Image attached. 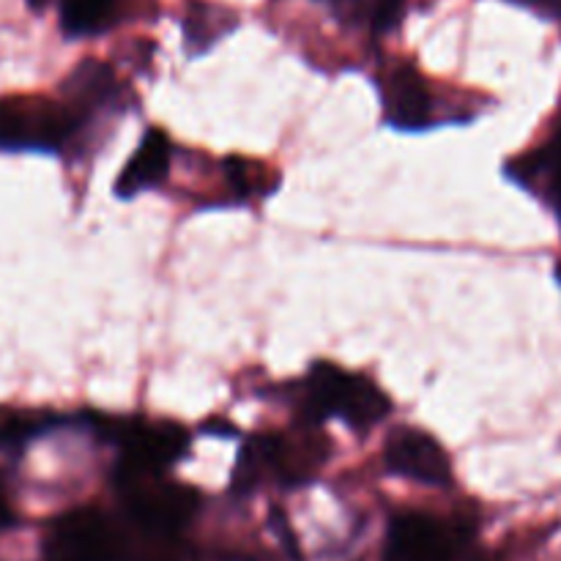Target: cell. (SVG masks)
Masks as SVG:
<instances>
[{
    "label": "cell",
    "instance_id": "1",
    "mask_svg": "<svg viewBox=\"0 0 561 561\" xmlns=\"http://www.w3.org/2000/svg\"><path fill=\"white\" fill-rule=\"evenodd\" d=\"M301 409L312 422L343 420L354 431H370L387 420L392 400L370 378L340 370L329 362H318L305 378Z\"/></svg>",
    "mask_w": 561,
    "mask_h": 561
},
{
    "label": "cell",
    "instance_id": "2",
    "mask_svg": "<svg viewBox=\"0 0 561 561\" xmlns=\"http://www.w3.org/2000/svg\"><path fill=\"white\" fill-rule=\"evenodd\" d=\"M93 431L121 449L118 471L159 474L184 458L190 436L175 422L142 420V416H93Z\"/></svg>",
    "mask_w": 561,
    "mask_h": 561
},
{
    "label": "cell",
    "instance_id": "3",
    "mask_svg": "<svg viewBox=\"0 0 561 561\" xmlns=\"http://www.w3.org/2000/svg\"><path fill=\"white\" fill-rule=\"evenodd\" d=\"M82 115L44 96L0 99V151H60L77 135Z\"/></svg>",
    "mask_w": 561,
    "mask_h": 561
},
{
    "label": "cell",
    "instance_id": "4",
    "mask_svg": "<svg viewBox=\"0 0 561 561\" xmlns=\"http://www.w3.org/2000/svg\"><path fill=\"white\" fill-rule=\"evenodd\" d=\"M115 477H118L126 515L137 529L148 531V535L173 537L201 504L192 488L168 482L162 471L159 474L118 471Z\"/></svg>",
    "mask_w": 561,
    "mask_h": 561
},
{
    "label": "cell",
    "instance_id": "5",
    "mask_svg": "<svg viewBox=\"0 0 561 561\" xmlns=\"http://www.w3.org/2000/svg\"><path fill=\"white\" fill-rule=\"evenodd\" d=\"M129 551V537L99 510H75L49 526L44 557L47 561H121Z\"/></svg>",
    "mask_w": 561,
    "mask_h": 561
},
{
    "label": "cell",
    "instance_id": "6",
    "mask_svg": "<svg viewBox=\"0 0 561 561\" xmlns=\"http://www.w3.org/2000/svg\"><path fill=\"white\" fill-rule=\"evenodd\" d=\"M469 531L427 513H403L392 520L383 561H477L466 557Z\"/></svg>",
    "mask_w": 561,
    "mask_h": 561
},
{
    "label": "cell",
    "instance_id": "7",
    "mask_svg": "<svg viewBox=\"0 0 561 561\" xmlns=\"http://www.w3.org/2000/svg\"><path fill=\"white\" fill-rule=\"evenodd\" d=\"M383 460L392 474L414 480L420 485L444 488L453 482V466H449L442 444L414 427H398L394 433H389Z\"/></svg>",
    "mask_w": 561,
    "mask_h": 561
},
{
    "label": "cell",
    "instance_id": "8",
    "mask_svg": "<svg viewBox=\"0 0 561 561\" xmlns=\"http://www.w3.org/2000/svg\"><path fill=\"white\" fill-rule=\"evenodd\" d=\"M383 118L398 131H422L433 121V96L414 66H394L381 80Z\"/></svg>",
    "mask_w": 561,
    "mask_h": 561
},
{
    "label": "cell",
    "instance_id": "9",
    "mask_svg": "<svg viewBox=\"0 0 561 561\" xmlns=\"http://www.w3.org/2000/svg\"><path fill=\"white\" fill-rule=\"evenodd\" d=\"M170 157H173V146H170L168 135L162 129H148L126 168L121 170L118 181H115V195L129 201V197L162 184L170 170Z\"/></svg>",
    "mask_w": 561,
    "mask_h": 561
},
{
    "label": "cell",
    "instance_id": "10",
    "mask_svg": "<svg viewBox=\"0 0 561 561\" xmlns=\"http://www.w3.org/2000/svg\"><path fill=\"white\" fill-rule=\"evenodd\" d=\"M118 77L110 69L107 64H99V60H82L71 77L66 80L64 91L69 96V107H75L77 113L85 118V113L91 110L104 107V104L115 102L118 96Z\"/></svg>",
    "mask_w": 561,
    "mask_h": 561
},
{
    "label": "cell",
    "instance_id": "11",
    "mask_svg": "<svg viewBox=\"0 0 561 561\" xmlns=\"http://www.w3.org/2000/svg\"><path fill=\"white\" fill-rule=\"evenodd\" d=\"M115 9L118 0H60V27L71 38L93 36L113 22Z\"/></svg>",
    "mask_w": 561,
    "mask_h": 561
},
{
    "label": "cell",
    "instance_id": "12",
    "mask_svg": "<svg viewBox=\"0 0 561 561\" xmlns=\"http://www.w3.org/2000/svg\"><path fill=\"white\" fill-rule=\"evenodd\" d=\"M236 25V16L230 11L219 9V5H206L195 3L190 5V14L184 20V36L190 53H203V49L211 47L219 36L230 31Z\"/></svg>",
    "mask_w": 561,
    "mask_h": 561
},
{
    "label": "cell",
    "instance_id": "13",
    "mask_svg": "<svg viewBox=\"0 0 561 561\" xmlns=\"http://www.w3.org/2000/svg\"><path fill=\"white\" fill-rule=\"evenodd\" d=\"M55 425H60V420L53 414L0 409V447L22 449L25 444H31L33 438L47 436Z\"/></svg>",
    "mask_w": 561,
    "mask_h": 561
},
{
    "label": "cell",
    "instance_id": "14",
    "mask_svg": "<svg viewBox=\"0 0 561 561\" xmlns=\"http://www.w3.org/2000/svg\"><path fill=\"white\" fill-rule=\"evenodd\" d=\"M526 173L537 175V179H546L548 192H551V203L561 217V135L551 142V146L542 148L540 153H535L531 168L526 170Z\"/></svg>",
    "mask_w": 561,
    "mask_h": 561
},
{
    "label": "cell",
    "instance_id": "15",
    "mask_svg": "<svg viewBox=\"0 0 561 561\" xmlns=\"http://www.w3.org/2000/svg\"><path fill=\"white\" fill-rule=\"evenodd\" d=\"M11 524H14V513H11L9 499H5L3 485H0V529H5V526H11Z\"/></svg>",
    "mask_w": 561,
    "mask_h": 561
},
{
    "label": "cell",
    "instance_id": "16",
    "mask_svg": "<svg viewBox=\"0 0 561 561\" xmlns=\"http://www.w3.org/2000/svg\"><path fill=\"white\" fill-rule=\"evenodd\" d=\"M323 3H329L332 9H337V11H351L356 3H359V0H323Z\"/></svg>",
    "mask_w": 561,
    "mask_h": 561
},
{
    "label": "cell",
    "instance_id": "17",
    "mask_svg": "<svg viewBox=\"0 0 561 561\" xmlns=\"http://www.w3.org/2000/svg\"><path fill=\"white\" fill-rule=\"evenodd\" d=\"M31 3H33V5H38V9H42V5L47 3V0H31Z\"/></svg>",
    "mask_w": 561,
    "mask_h": 561
}]
</instances>
